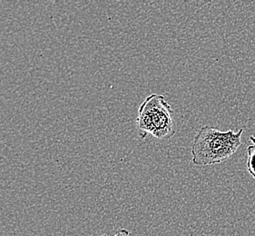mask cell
Instances as JSON below:
<instances>
[{"instance_id":"cell-4","label":"cell","mask_w":255,"mask_h":236,"mask_svg":"<svg viewBox=\"0 0 255 236\" xmlns=\"http://www.w3.org/2000/svg\"><path fill=\"white\" fill-rule=\"evenodd\" d=\"M114 236H130V233L126 230V229H120L117 232V234Z\"/></svg>"},{"instance_id":"cell-3","label":"cell","mask_w":255,"mask_h":236,"mask_svg":"<svg viewBox=\"0 0 255 236\" xmlns=\"http://www.w3.org/2000/svg\"><path fill=\"white\" fill-rule=\"evenodd\" d=\"M247 171L255 179V144L249 145L247 149Z\"/></svg>"},{"instance_id":"cell-2","label":"cell","mask_w":255,"mask_h":236,"mask_svg":"<svg viewBox=\"0 0 255 236\" xmlns=\"http://www.w3.org/2000/svg\"><path fill=\"white\" fill-rule=\"evenodd\" d=\"M173 116L174 111L164 97L151 94L138 110L136 127L139 137L144 139L148 134L157 139L173 137L175 134Z\"/></svg>"},{"instance_id":"cell-5","label":"cell","mask_w":255,"mask_h":236,"mask_svg":"<svg viewBox=\"0 0 255 236\" xmlns=\"http://www.w3.org/2000/svg\"><path fill=\"white\" fill-rule=\"evenodd\" d=\"M250 140L253 144H255V136H254V135L250 136Z\"/></svg>"},{"instance_id":"cell-1","label":"cell","mask_w":255,"mask_h":236,"mask_svg":"<svg viewBox=\"0 0 255 236\" xmlns=\"http://www.w3.org/2000/svg\"><path fill=\"white\" fill-rule=\"evenodd\" d=\"M244 128L237 132L221 131L204 125L197 131L192 144V163L196 166H210L231 158L242 144Z\"/></svg>"}]
</instances>
